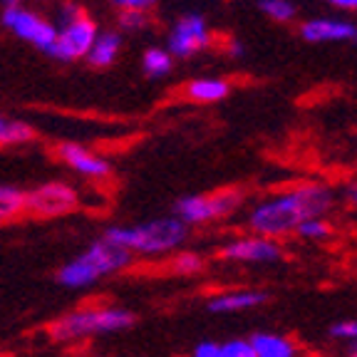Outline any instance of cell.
Segmentation results:
<instances>
[{
	"label": "cell",
	"mask_w": 357,
	"mask_h": 357,
	"mask_svg": "<svg viewBox=\"0 0 357 357\" xmlns=\"http://www.w3.org/2000/svg\"><path fill=\"white\" fill-rule=\"evenodd\" d=\"M335 206V194L325 184L290 186V189L275 191L266 199L256 201L245 213V226L253 236L280 241L285 236L296 234V229L307 218H328Z\"/></svg>",
	"instance_id": "obj_1"
},
{
	"label": "cell",
	"mask_w": 357,
	"mask_h": 357,
	"mask_svg": "<svg viewBox=\"0 0 357 357\" xmlns=\"http://www.w3.org/2000/svg\"><path fill=\"white\" fill-rule=\"evenodd\" d=\"M132 253L124 251L122 245L112 243L107 236H100L84 245L77 256L62 263L55 278L67 290H87L112 275L124 273L127 268H132Z\"/></svg>",
	"instance_id": "obj_2"
},
{
	"label": "cell",
	"mask_w": 357,
	"mask_h": 357,
	"mask_svg": "<svg viewBox=\"0 0 357 357\" xmlns=\"http://www.w3.org/2000/svg\"><path fill=\"white\" fill-rule=\"evenodd\" d=\"M102 236L122 245L134 258H162L174 256L184 248L189 241V226L172 213L134 226H109Z\"/></svg>",
	"instance_id": "obj_3"
},
{
	"label": "cell",
	"mask_w": 357,
	"mask_h": 357,
	"mask_svg": "<svg viewBox=\"0 0 357 357\" xmlns=\"http://www.w3.org/2000/svg\"><path fill=\"white\" fill-rule=\"evenodd\" d=\"M137 320L129 307L112 305V303H95V305H79L65 312L50 325V337L60 345H77V342L114 335L129 330Z\"/></svg>",
	"instance_id": "obj_4"
},
{
	"label": "cell",
	"mask_w": 357,
	"mask_h": 357,
	"mask_svg": "<svg viewBox=\"0 0 357 357\" xmlns=\"http://www.w3.org/2000/svg\"><path fill=\"white\" fill-rule=\"evenodd\" d=\"M243 206V191L221 189L211 194H189L174 204V216L186 226H206L234 216Z\"/></svg>",
	"instance_id": "obj_5"
},
{
	"label": "cell",
	"mask_w": 357,
	"mask_h": 357,
	"mask_svg": "<svg viewBox=\"0 0 357 357\" xmlns=\"http://www.w3.org/2000/svg\"><path fill=\"white\" fill-rule=\"evenodd\" d=\"M79 206V191L67 181H45L25 191V213L33 218H60Z\"/></svg>",
	"instance_id": "obj_6"
},
{
	"label": "cell",
	"mask_w": 357,
	"mask_h": 357,
	"mask_svg": "<svg viewBox=\"0 0 357 357\" xmlns=\"http://www.w3.org/2000/svg\"><path fill=\"white\" fill-rule=\"evenodd\" d=\"M283 245L280 241L263 238V236H236L218 248V258L236 266H275L283 261Z\"/></svg>",
	"instance_id": "obj_7"
},
{
	"label": "cell",
	"mask_w": 357,
	"mask_h": 357,
	"mask_svg": "<svg viewBox=\"0 0 357 357\" xmlns=\"http://www.w3.org/2000/svg\"><path fill=\"white\" fill-rule=\"evenodd\" d=\"M3 25L10 28L25 43L35 45L40 50H50L57 38V30L52 22L40 17L38 13H30L22 8L20 0H6L3 6Z\"/></svg>",
	"instance_id": "obj_8"
},
{
	"label": "cell",
	"mask_w": 357,
	"mask_h": 357,
	"mask_svg": "<svg viewBox=\"0 0 357 357\" xmlns=\"http://www.w3.org/2000/svg\"><path fill=\"white\" fill-rule=\"evenodd\" d=\"M95 38H97L95 20H89L87 15H82V17H77V20L67 22L65 30L57 33L55 43H52V47L47 52H50L55 60H65V62L79 60V57H87Z\"/></svg>",
	"instance_id": "obj_9"
},
{
	"label": "cell",
	"mask_w": 357,
	"mask_h": 357,
	"mask_svg": "<svg viewBox=\"0 0 357 357\" xmlns=\"http://www.w3.org/2000/svg\"><path fill=\"white\" fill-rule=\"evenodd\" d=\"M57 159L62 164L77 172L79 176L89 178V181H107L112 176V164L97 151L87 149V146L77 144V142H60L55 149Z\"/></svg>",
	"instance_id": "obj_10"
},
{
	"label": "cell",
	"mask_w": 357,
	"mask_h": 357,
	"mask_svg": "<svg viewBox=\"0 0 357 357\" xmlns=\"http://www.w3.org/2000/svg\"><path fill=\"white\" fill-rule=\"evenodd\" d=\"M211 45V33L206 28V20L196 13L181 15L169 35V55L191 57Z\"/></svg>",
	"instance_id": "obj_11"
},
{
	"label": "cell",
	"mask_w": 357,
	"mask_h": 357,
	"mask_svg": "<svg viewBox=\"0 0 357 357\" xmlns=\"http://www.w3.org/2000/svg\"><path fill=\"white\" fill-rule=\"evenodd\" d=\"M268 293L261 288H229L218 290L206 301V307L213 315H234V312H245L256 310V307L266 305Z\"/></svg>",
	"instance_id": "obj_12"
},
{
	"label": "cell",
	"mask_w": 357,
	"mask_h": 357,
	"mask_svg": "<svg viewBox=\"0 0 357 357\" xmlns=\"http://www.w3.org/2000/svg\"><path fill=\"white\" fill-rule=\"evenodd\" d=\"M301 35L307 43H347L357 40V25L333 17H312L301 25Z\"/></svg>",
	"instance_id": "obj_13"
},
{
	"label": "cell",
	"mask_w": 357,
	"mask_h": 357,
	"mask_svg": "<svg viewBox=\"0 0 357 357\" xmlns=\"http://www.w3.org/2000/svg\"><path fill=\"white\" fill-rule=\"evenodd\" d=\"M253 347V357H301V347L293 337L273 330H261L248 337Z\"/></svg>",
	"instance_id": "obj_14"
},
{
	"label": "cell",
	"mask_w": 357,
	"mask_h": 357,
	"mask_svg": "<svg viewBox=\"0 0 357 357\" xmlns=\"http://www.w3.org/2000/svg\"><path fill=\"white\" fill-rule=\"evenodd\" d=\"M231 92V84L226 79H216V77H201V79H191L184 87V97L189 102L196 105H213V102L226 100Z\"/></svg>",
	"instance_id": "obj_15"
},
{
	"label": "cell",
	"mask_w": 357,
	"mask_h": 357,
	"mask_svg": "<svg viewBox=\"0 0 357 357\" xmlns=\"http://www.w3.org/2000/svg\"><path fill=\"white\" fill-rule=\"evenodd\" d=\"M191 357H253V347L243 337H229V340H201L191 350Z\"/></svg>",
	"instance_id": "obj_16"
},
{
	"label": "cell",
	"mask_w": 357,
	"mask_h": 357,
	"mask_svg": "<svg viewBox=\"0 0 357 357\" xmlns=\"http://www.w3.org/2000/svg\"><path fill=\"white\" fill-rule=\"evenodd\" d=\"M119 47H122L119 33L97 35L95 43H92V47H89V52H87V62L92 67H109L112 62L117 60Z\"/></svg>",
	"instance_id": "obj_17"
},
{
	"label": "cell",
	"mask_w": 357,
	"mask_h": 357,
	"mask_svg": "<svg viewBox=\"0 0 357 357\" xmlns=\"http://www.w3.org/2000/svg\"><path fill=\"white\" fill-rule=\"evenodd\" d=\"M25 213V191L13 184H0V223H10Z\"/></svg>",
	"instance_id": "obj_18"
},
{
	"label": "cell",
	"mask_w": 357,
	"mask_h": 357,
	"mask_svg": "<svg viewBox=\"0 0 357 357\" xmlns=\"http://www.w3.org/2000/svg\"><path fill=\"white\" fill-rule=\"evenodd\" d=\"M35 139V129L25 122H17V119H6L3 127H0V146H17V144H28Z\"/></svg>",
	"instance_id": "obj_19"
},
{
	"label": "cell",
	"mask_w": 357,
	"mask_h": 357,
	"mask_svg": "<svg viewBox=\"0 0 357 357\" xmlns=\"http://www.w3.org/2000/svg\"><path fill=\"white\" fill-rule=\"evenodd\" d=\"M296 236L301 241H307V243H325L333 236V223L323 216L307 218V221H303L296 229Z\"/></svg>",
	"instance_id": "obj_20"
},
{
	"label": "cell",
	"mask_w": 357,
	"mask_h": 357,
	"mask_svg": "<svg viewBox=\"0 0 357 357\" xmlns=\"http://www.w3.org/2000/svg\"><path fill=\"white\" fill-rule=\"evenodd\" d=\"M204 268H206V258L196 251H184V248H181V251L172 256V271L176 275L194 278V275H199Z\"/></svg>",
	"instance_id": "obj_21"
},
{
	"label": "cell",
	"mask_w": 357,
	"mask_h": 357,
	"mask_svg": "<svg viewBox=\"0 0 357 357\" xmlns=\"http://www.w3.org/2000/svg\"><path fill=\"white\" fill-rule=\"evenodd\" d=\"M144 73L151 75V77H162L172 70V55L169 50H162V47H149L144 52Z\"/></svg>",
	"instance_id": "obj_22"
},
{
	"label": "cell",
	"mask_w": 357,
	"mask_h": 357,
	"mask_svg": "<svg viewBox=\"0 0 357 357\" xmlns=\"http://www.w3.org/2000/svg\"><path fill=\"white\" fill-rule=\"evenodd\" d=\"M258 6H261V10L275 22H288L296 17V6H293L290 0H261Z\"/></svg>",
	"instance_id": "obj_23"
},
{
	"label": "cell",
	"mask_w": 357,
	"mask_h": 357,
	"mask_svg": "<svg viewBox=\"0 0 357 357\" xmlns=\"http://www.w3.org/2000/svg\"><path fill=\"white\" fill-rule=\"evenodd\" d=\"M328 335L337 342H350V345H355L357 342V318L337 320V323L330 325Z\"/></svg>",
	"instance_id": "obj_24"
},
{
	"label": "cell",
	"mask_w": 357,
	"mask_h": 357,
	"mask_svg": "<svg viewBox=\"0 0 357 357\" xmlns=\"http://www.w3.org/2000/svg\"><path fill=\"white\" fill-rule=\"evenodd\" d=\"M146 13H139V10H119V28L122 30H142L146 28Z\"/></svg>",
	"instance_id": "obj_25"
},
{
	"label": "cell",
	"mask_w": 357,
	"mask_h": 357,
	"mask_svg": "<svg viewBox=\"0 0 357 357\" xmlns=\"http://www.w3.org/2000/svg\"><path fill=\"white\" fill-rule=\"evenodd\" d=\"M112 6L119 8V10H139L146 13L156 6V0H109Z\"/></svg>",
	"instance_id": "obj_26"
},
{
	"label": "cell",
	"mask_w": 357,
	"mask_h": 357,
	"mask_svg": "<svg viewBox=\"0 0 357 357\" xmlns=\"http://www.w3.org/2000/svg\"><path fill=\"white\" fill-rule=\"evenodd\" d=\"M62 15H65L67 20H77V17L87 15V13H84L79 6H75V3H65V6H62Z\"/></svg>",
	"instance_id": "obj_27"
},
{
	"label": "cell",
	"mask_w": 357,
	"mask_h": 357,
	"mask_svg": "<svg viewBox=\"0 0 357 357\" xmlns=\"http://www.w3.org/2000/svg\"><path fill=\"white\" fill-rule=\"evenodd\" d=\"M330 6L342 8V10H357V0H328Z\"/></svg>",
	"instance_id": "obj_28"
},
{
	"label": "cell",
	"mask_w": 357,
	"mask_h": 357,
	"mask_svg": "<svg viewBox=\"0 0 357 357\" xmlns=\"http://www.w3.org/2000/svg\"><path fill=\"white\" fill-rule=\"evenodd\" d=\"M347 201H350L352 206H357V181L347 189Z\"/></svg>",
	"instance_id": "obj_29"
},
{
	"label": "cell",
	"mask_w": 357,
	"mask_h": 357,
	"mask_svg": "<svg viewBox=\"0 0 357 357\" xmlns=\"http://www.w3.org/2000/svg\"><path fill=\"white\" fill-rule=\"evenodd\" d=\"M231 55H241V52H243V45H238V43H231Z\"/></svg>",
	"instance_id": "obj_30"
},
{
	"label": "cell",
	"mask_w": 357,
	"mask_h": 357,
	"mask_svg": "<svg viewBox=\"0 0 357 357\" xmlns=\"http://www.w3.org/2000/svg\"><path fill=\"white\" fill-rule=\"evenodd\" d=\"M347 357H357V342H355V345H350V352H347Z\"/></svg>",
	"instance_id": "obj_31"
},
{
	"label": "cell",
	"mask_w": 357,
	"mask_h": 357,
	"mask_svg": "<svg viewBox=\"0 0 357 357\" xmlns=\"http://www.w3.org/2000/svg\"><path fill=\"white\" fill-rule=\"evenodd\" d=\"M3 122H6V119H3V117H0V127H3Z\"/></svg>",
	"instance_id": "obj_32"
}]
</instances>
